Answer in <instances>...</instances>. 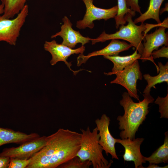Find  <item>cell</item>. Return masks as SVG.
<instances>
[{
	"instance_id": "cell-1",
	"label": "cell",
	"mask_w": 168,
	"mask_h": 168,
	"mask_svg": "<svg viewBox=\"0 0 168 168\" xmlns=\"http://www.w3.org/2000/svg\"><path fill=\"white\" fill-rule=\"evenodd\" d=\"M81 133L59 128L47 136L45 145L31 158L26 168H55L76 156L79 150Z\"/></svg>"
},
{
	"instance_id": "cell-2",
	"label": "cell",
	"mask_w": 168,
	"mask_h": 168,
	"mask_svg": "<svg viewBox=\"0 0 168 168\" xmlns=\"http://www.w3.org/2000/svg\"><path fill=\"white\" fill-rule=\"evenodd\" d=\"M144 99L138 103L134 102L127 92L122 95L119 103L123 107L124 114L119 116L117 119L119 121V129L122 130L119 133L121 139L135 138L136 132L142 124L149 112L148 105L152 103L154 99L149 94H143Z\"/></svg>"
},
{
	"instance_id": "cell-3",
	"label": "cell",
	"mask_w": 168,
	"mask_h": 168,
	"mask_svg": "<svg viewBox=\"0 0 168 168\" xmlns=\"http://www.w3.org/2000/svg\"><path fill=\"white\" fill-rule=\"evenodd\" d=\"M133 17L129 13L126 14L124 18L128 23L126 25H121L119 27V30L113 34H106L104 31L97 38L92 39L91 40L92 44L110 40L122 39L128 42L141 55L144 48L142 41L144 40V36L151 29L156 26H161V24H157L156 25L142 23L138 26L133 21Z\"/></svg>"
},
{
	"instance_id": "cell-4",
	"label": "cell",
	"mask_w": 168,
	"mask_h": 168,
	"mask_svg": "<svg viewBox=\"0 0 168 168\" xmlns=\"http://www.w3.org/2000/svg\"><path fill=\"white\" fill-rule=\"evenodd\" d=\"M82 139L80 148L77 156L82 161H90L93 168H109L113 161L110 162L104 156L102 147L99 143L100 135L96 127L91 131L90 127L80 129Z\"/></svg>"
},
{
	"instance_id": "cell-5",
	"label": "cell",
	"mask_w": 168,
	"mask_h": 168,
	"mask_svg": "<svg viewBox=\"0 0 168 168\" xmlns=\"http://www.w3.org/2000/svg\"><path fill=\"white\" fill-rule=\"evenodd\" d=\"M28 6L26 4L14 19H7L0 15V41L15 45L21 29L28 15Z\"/></svg>"
},
{
	"instance_id": "cell-6",
	"label": "cell",
	"mask_w": 168,
	"mask_h": 168,
	"mask_svg": "<svg viewBox=\"0 0 168 168\" xmlns=\"http://www.w3.org/2000/svg\"><path fill=\"white\" fill-rule=\"evenodd\" d=\"M116 78L110 82V83L119 84L125 87L128 93L133 97L140 101L137 88L138 80H142V74L138 60L122 70L114 73Z\"/></svg>"
},
{
	"instance_id": "cell-7",
	"label": "cell",
	"mask_w": 168,
	"mask_h": 168,
	"mask_svg": "<svg viewBox=\"0 0 168 168\" xmlns=\"http://www.w3.org/2000/svg\"><path fill=\"white\" fill-rule=\"evenodd\" d=\"M86 7V13L83 19L77 21L76 27L80 29L88 27L92 29L94 26L93 21L104 19L106 21L114 18L118 10L117 5L107 9L97 7L93 3V0H82Z\"/></svg>"
},
{
	"instance_id": "cell-8",
	"label": "cell",
	"mask_w": 168,
	"mask_h": 168,
	"mask_svg": "<svg viewBox=\"0 0 168 168\" xmlns=\"http://www.w3.org/2000/svg\"><path fill=\"white\" fill-rule=\"evenodd\" d=\"M47 138V136H40L22 143L18 147L4 148L0 153V156L28 159L44 147Z\"/></svg>"
},
{
	"instance_id": "cell-9",
	"label": "cell",
	"mask_w": 168,
	"mask_h": 168,
	"mask_svg": "<svg viewBox=\"0 0 168 168\" xmlns=\"http://www.w3.org/2000/svg\"><path fill=\"white\" fill-rule=\"evenodd\" d=\"M166 28L164 26H160L153 33H147L144 36V48L140 59L142 62L148 60L153 62L157 68V73L159 67L155 64L151 54L154 50L158 49L160 46L163 45L168 46V34L167 32H165Z\"/></svg>"
},
{
	"instance_id": "cell-10",
	"label": "cell",
	"mask_w": 168,
	"mask_h": 168,
	"mask_svg": "<svg viewBox=\"0 0 168 168\" xmlns=\"http://www.w3.org/2000/svg\"><path fill=\"white\" fill-rule=\"evenodd\" d=\"M44 49L49 52L51 54L52 58L50 61L52 65H54L58 62L63 61L65 63L69 69L76 74L80 70L74 71L71 68V62H68L67 60L71 55L74 54H83L85 50V47L82 46L75 49H73L62 44L58 43L55 40L51 41H46L44 44Z\"/></svg>"
},
{
	"instance_id": "cell-11",
	"label": "cell",
	"mask_w": 168,
	"mask_h": 168,
	"mask_svg": "<svg viewBox=\"0 0 168 168\" xmlns=\"http://www.w3.org/2000/svg\"><path fill=\"white\" fill-rule=\"evenodd\" d=\"M110 119L105 114H103L100 118L95 121L96 128L100 135L99 144L105 151L106 155L110 154L112 159L119 160L115 149L117 139L114 138L111 134L109 129Z\"/></svg>"
},
{
	"instance_id": "cell-12",
	"label": "cell",
	"mask_w": 168,
	"mask_h": 168,
	"mask_svg": "<svg viewBox=\"0 0 168 168\" xmlns=\"http://www.w3.org/2000/svg\"><path fill=\"white\" fill-rule=\"evenodd\" d=\"M63 23L61 27V30L51 36V38L60 36L63 39L61 44L72 49L78 43H81L82 46L89 42L92 40L88 37L82 36L79 31L73 30L72 24L66 16L62 19Z\"/></svg>"
},
{
	"instance_id": "cell-13",
	"label": "cell",
	"mask_w": 168,
	"mask_h": 168,
	"mask_svg": "<svg viewBox=\"0 0 168 168\" xmlns=\"http://www.w3.org/2000/svg\"><path fill=\"white\" fill-rule=\"evenodd\" d=\"M144 139L143 138H137L133 140L129 138L117 139V143H120L124 148L123 156L124 160L133 161L135 168H144L142 164L146 162L140 150V146Z\"/></svg>"
},
{
	"instance_id": "cell-14",
	"label": "cell",
	"mask_w": 168,
	"mask_h": 168,
	"mask_svg": "<svg viewBox=\"0 0 168 168\" xmlns=\"http://www.w3.org/2000/svg\"><path fill=\"white\" fill-rule=\"evenodd\" d=\"M132 45L125 41H121L118 39L112 40L109 44L104 48L94 51L86 55L80 54L77 58V66H79L83 63H85L91 57L99 55L115 56L123 51L128 50Z\"/></svg>"
},
{
	"instance_id": "cell-15",
	"label": "cell",
	"mask_w": 168,
	"mask_h": 168,
	"mask_svg": "<svg viewBox=\"0 0 168 168\" xmlns=\"http://www.w3.org/2000/svg\"><path fill=\"white\" fill-rule=\"evenodd\" d=\"M40 136L39 134L36 133L27 134L11 129L0 127V147L10 143L21 144Z\"/></svg>"
},
{
	"instance_id": "cell-16",
	"label": "cell",
	"mask_w": 168,
	"mask_h": 168,
	"mask_svg": "<svg viewBox=\"0 0 168 168\" xmlns=\"http://www.w3.org/2000/svg\"><path fill=\"white\" fill-rule=\"evenodd\" d=\"M136 50L132 54L126 56H105L104 58L111 61L114 64L112 71L108 73L105 72L106 75H111L114 73L120 71L131 65L138 59H140L141 55Z\"/></svg>"
},
{
	"instance_id": "cell-17",
	"label": "cell",
	"mask_w": 168,
	"mask_h": 168,
	"mask_svg": "<svg viewBox=\"0 0 168 168\" xmlns=\"http://www.w3.org/2000/svg\"><path fill=\"white\" fill-rule=\"evenodd\" d=\"M158 66L159 72L158 75L152 76L149 74L143 75V77L147 83L143 91V94H150L151 88H156L155 85L157 84L164 82L168 84V62L164 65L161 62H159Z\"/></svg>"
},
{
	"instance_id": "cell-18",
	"label": "cell",
	"mask_w": 168,
	"mask_h": 168,
	"mask_svg": "<svg viewBox=\"0 0 168 168\" xmlns=\"http://www.w3.org/2000/svg\"><path fill=\"white\" fill-rule=\"evenodd\" d=\"M164 0H150L149 7L144 13L136 18L133 21L135 24L139 22L143 23L146 20L152 19L158 24L161 23L159 18L160 7Z\"/></svg>"
},
{
	"instance_id": "cell-19",
	"label": "cell",
	"mask_w": 168,
	"mask_h": 168,
	"mask_svg": "<svg viewBox=\"0 0 168 168\" xmlns=\"http://www.w3.org/2000/svg\"><path fill=\"white\" fill-rule=\"evenodd\" d=\"M163 144L159 147L148 157L144 156V159L149 164H158L168 163V132L165 133Z\"/></svg>"
},
{
	"instance_id": "cell-20",
	"label": "cell",
	"mask_w": 168,
	"mask_h": 168,
	"mask_svg": "<svg viewBox=\"0 0 168 168\" xmlns=\"http://www.w3.org/2000/svg\"><path fill=\"white\" fill-rule=\"evenodd\" d=\"M29 0H1L4 6L2 16L7 19H12L17 15Z\"/></svg>"
},
{
	"instance_id": "cell-21",
	"label": "cell",
	"mask_w": 168,
	"mask_h": 168,
	"mask_svg": "<svg viewBox=\"0 0 168 168\" xmlns=\"http://www.w3.org/2000/svg\"><path fill=\"white\" fill-rule=\"evenodd\" d=\"M92 165L89 161H82L76 156L60 165L59 168H89Z\"/></svg>"
},
{
	"instance_id": "cell-22",
	"label": "cell",
	"mask_w": 168,
	"mask_h": 168,
	"mask_svg": "<svg viewBox=\"0 0 168 168\" xmlns=\"http://www.w3.org/2000/svg\"><path fill=\"white\" fill-rule=\"evenodd\" d=\"M117 1L118 10L115 18L118 21H123L125 15L128 13L132 14L133 12L127 7L126 0H117Z\"/></svg>"
},
{
	"instance_id": "cell-23",
	"label": "cell",
	"mask_w": 168,
	"mask_h": 168,
	"mask_svg": "<svg viewBox=\"0 0 168 168\" xmlns=\"http://www.w3.org/2000/svg\"><path fill=\"white\" fill-rule=\"evenodd\" d=\"M154 103L159 106V112L160 118H168V91L166 96L164 97L158 96Z\"/></svg>"
},
{
	"instance_id": "cell-24",
	"label": "cell",
	"mask_w": 168,
	"mask_h": 168,
	"mask_svg": "<svg viewBox=\"0 0 168 168\" xmlns=\"http://www.w3.org/2000/svg\"><path fill=\"white\" fill-rule=\"evenodd\" d=\"M31 158L23 159L18 158H10L8 168H26L30 164Z\"/></svg>"
},
{
	"instance_id": "cell-25",
	"label": "cell",
	"mask_w": 168,
	"mask_h": 168,
	"mask_svg": "<svg viewBox=\"0 0 168 168\" xmlns=\"http://www.w3.org/2000/svg\"><path fill=\"white\" fill-rule=\"evenodd\" d=\"M153 59H156L161 57L168 58V47L163 46L161 49L154 50L151 54Z\"/></svg>"
},
{
	"instance_id": "cell-26",
	"label": "cell",
	"mask_w": 168,
	"mask_h": 168,
	"mask_svg": "<svg viewBox=\"0 0 168 168\" xmlns=\"http://www.w3.org/2000/svg\"><path fill=\"white\" fill-rule=\"evenodd\" d=\"M127 7L131 10L139 13H142L141 8L138 4L139 0H126Z\"/></svg>"
},
{
	"instance_id": "cell-27",
	"label": "cell",
	"mask_w": 168,
	"mask_h": 168,
	"mask_svg": "<svg viewBox=\"0 0 168 168\" xmlns=\"http://www.w3.org/2000/svg\"><path fill=\"white\" fill-rule=\"evenodd\" d=\"M10 161L9 157L0 156V168H8Z\"/></svg>"
},
{
	"instance_id": "cell-28",
	"label": "cell",
	"mask_w": 168,
	"mask_h": 168,
	"mask_svg": "<svg viewBox=\"0 0 168 168\" xmlns=\"http://www.w3.org/2000/svg\"><path fill=\"white\" fill-rule=\"evenodd\" d=\"M168 165L165 166L163 167L157 165V164H150L147 167V168H166L168 167Z\"/></svg>"
},
{
	"instance_id": "cell-29",
	"label": "cell",
	"mask_w": 168,
	"mask_h": 168,
	"mask_svg": "<svg viewBox=\"0 0 168 168\" xmlns=\"http://www.w3.org/2000/svg\"><path fill=\"white\" fill-rule=\"evenodd\" d=\"M165 11H168V3H166L165 7L162 8L160 11V14H161L162 13Z\"/></svg>"
},
{
	"instance_id": "cell-30",
	"label": "cell",
	"mask_w": 168,
	"mask_h": 168,
	"mask_svg": "<svg viewBox=\"0 0 168 168\" xmlns=\"http://www.w3.org/2000/svg\"><path fill=\"white\" fill-rule=\"evenodd\" d=\"M4 8V6L3 4L2 3L0 5V15L3 13Z\"/></svg>"
}]
</instances>
